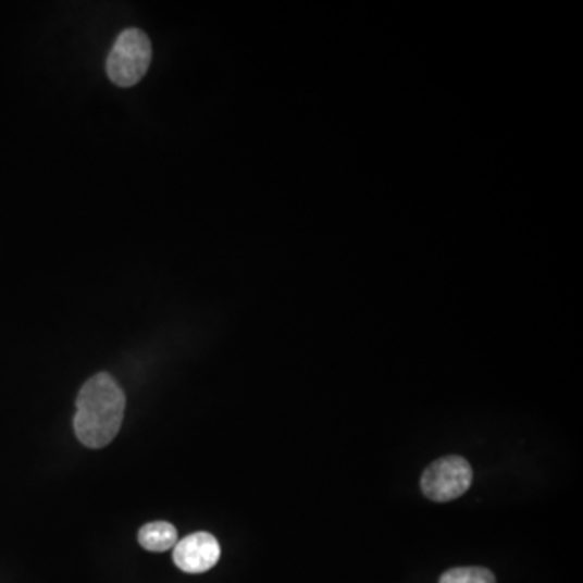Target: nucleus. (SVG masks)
<instances>
[{
  "instance_id": "obj_2",
  "label": "nucleus",
  "mask_w": 583,
  "mask_h": 583,
  "mask_svg": "<svg viewBox=\"0 0 583 583\" xmlns=\"http://www.w3.org/2000/svg\"><path fill=\"white\" fill-rule=\"evenodd\" d=\"M152 59V46L148 35L138 28L124 29L115 39L106 71L114 85L131 88L148 72Z\"/></svg>"
},
{
  "instance_id": "obj_3",
  "label": "nucleus",
  "mask_w": 583,
  "mask_h": 583,
  "mask_svg": "<svg viewBox=\"0 0 583 583\" xmlns=\"http://www.w3.org/2000/svg\"><path fill=\"white\" fill-rule=\"evenodd\" d=\"M473 482L470 463L462 457L450 456L436 460L423 472L420 485L426 498L449 503L469 492Z\"/></svg>"
},
{
  "instance_id": "obj_6",
  "label": "nucleus",
  "mask_w": 583,
  "mask_h": 583,
  "mask_svg": "<svg viewBox=\"0 0 583 583\" xmlns=\"http://www.w3.org/2000/svg\"><path fill=\"white\" fill-rule=\"evenodd\" d=\"M439 583H496V578L488 569L456 568L443 574Z\"/></svg>"
},
{
  "instance_id": "obj_4",
  "label": "nucleus",
  "mask_w": 583,
  "mask_h": 583,
  "mask_svg": "<svg viewBox=\"0 0 583 583\" xmlns=\"http://www.w3.org/2000/svg\"><path fill=\"white\" fill-rule=\"evenodd\" d=\"M221 558V546L211 533L198 532L177 542L174 546V562L187 574L210 571Z\"/></svg>"
},
{
  "instance_id": "obj_1",
  "label": "nucleus",
  "mask_w": 583,
  "mask_h": 583,
  "mask_svg": "<svg viewBox=\"0 0 583 583\" xmlns=\"http://www.w3.org/2000/svg\"><path fill=\"white\" fill-rule=\"evenodd\" d=\"M125 394L109 373H98L83 384L76 397L73 429L79 443L89 449L108 446L121 430Z\"/></svg>"
},
{
  "instance_id": "obj_5",
  "label": "nucleus",
  "mask_w": 583,
  "mask_h": 583,
  "mask_svg": "<svg viewBox=\"0 0 583 583\" xmlns=\"http://www.w3.org/2000/svg\"><path fill=\"white\" fill-rule=\"evenodd\" d=\"M177 530L168 522L146 523L138 532V542L146 551L164 553L177 545Z\"/></svg>"
}]
</instances>
